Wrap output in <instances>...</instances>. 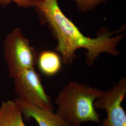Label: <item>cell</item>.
<instances>
[{
    "label": "cell",
    "instance_id": "cell-1",
    "mask_svg": "<svg viewBox=\"0 0 126 126\" xmlns=\"http://www.w3.org/2000/svg\"><path fill=\"white\" fill-rule=\"evenodd\" d=\"M34 8L41 24L48 26L57 41L56 51L60 55L63 63H72L76 58V52L79 49L86 50V63L90 66L102 53H107L115 57L120 54L117 46L125 35L117 34L124 31L125 25L114 32L102 28L96 37L91 38L84 35L64 14L58 0H36Z\"/></svg>",
    "mask_w": 126,
    "mask_h": 126
},
{
    "label": "cell",
    "instance_id": "cell-2",
    "mask_svg": "<svg viewBox=\"0 0 126 126\" xmlns=\"http://www.w3.org/2000/svg\"><path fill=\"white\" fill-rule=\"evenodd\" d=\"M102 91L86 84L70 81L55 100L58 107L56 113L70 126H80L86 122L99 123V114L94 103Z\"/></svg>",
    "mask_w": 126,
    "mask_h": 126
},
{
    "label": "cell",
    "instance_id": "cell-3",
    "mask_svg": "<svg viewBox=\"0 0 126 126\" xmlns=\"http://www.w3.org/2000/svg\"><path fill=\"white\" fill-rule=\"evenodd\" d=\"M3 50L5 60L11 78L22 71L34 68L36 63V51L19 28L7 36Z\"/></svg>",
    "mask_w": 126,
    "mask_h": 126
},
{
    "label": "cell",
    "instance_id": "cell-4",
    "mask_svg": "<svg viewBox=\"0 0 126 126\" xmlns=\"http://www.w3.org/2000/svg\"><path fill=\"white\" fill-rule=\"evenodd\" d=\"M12 78L18 98L39 108L53 111L52 100L46 94L34 68L18 72Z\"/></svg>",
    "mask_w": 126,
    "mask_h": 126
},
{
    "label": "cell",
    "instance_id": "cell-5",
    "mask_svg": "<svg viewBox=\"0 0 126 126\" xmlns=\"http://www.w3.org/2000/svg\"><path fill=\"white\" fill-rule=\"evenodd\" d=\"M126 94V79L122 78L113 87L102 91L95 100V109L105 110L107 117L101 126H126V113L122 107Z\"/></svg>",
    "mask_w": 126,
    "mask_h": 126
},
{
    "label": "cell",
    "instance_id": "cell-6",
    "mask_svg": "<svg viewBox=\"0 0 126 126\" xmlns=\"http://www.w3.org/2000/svg\"><path fill=\"white\" fill-rule=\"evenodd\" d=\"M14 101L27 119L33 118L39 126H70L62 117L53 111L44 110L28 103L19 98Z\"/></svg>",
    "mask_w": 126,
    "mask_h": 126
},
{
    "label": "cell",
    "instance_id": "cell-7",
    "mask_svg": "<svg viewBox=\"0 0 126 126\" xmlns=\"http://www.w3.org/2000/svg\"><path fill=\"white\" fill-rule=\"evenodd\" d=\"M63 63L60 55L56 51L44 50L37 55L36 63L44 75L52 76L58 73L61 69Z\"/></svg>",
    "mask_w": 126,
    "mask_h": 126
},
{
    "label": "cell",
    "instance_id": "cell-8",
    "mask_svg": "<svg viewBox=\"0 0 126 126\" xmlns=\"http://www.w3.org/2000/svg\"><path fill=\"white\" fill-rule=\"evenodd\" d=\"M0 126H26L23 114L14 101L3 102L0 107Z\"/></svg>",
    "mask_w": 126,
    "mask_h": 126
},
{
    "label": "cell",
    "instance_id": "cell-9",
    "mask_svg": "<svg viewBox=\"0 0 126 126\" xmlns=\"http://www.w3.org/2000/svg\"><path fill=\"white\" fill-rule=\"evenodd\" d=\"M78 10L82 13H86L94 10L99 5L106 3L108 0H73Z\"/></svg>",
    "mask_w": 126,
    "mask_h": 126
},
{
    "label": "cell",
    "instance_id": "cell-10",
    "mask_svg": "<svg viewBox=\"0 0 126 126\" xmlns=\"http://www.w3.org/2000/svg\"><path fill=\"white\" fill-rule=\"evenodd\" d=\"M36 0H0V5L5 7L11 2H14L21 8H34Z\"/></svg>",
    "mask_w": 126,
    "mask_h": 126
}]
</instances>
